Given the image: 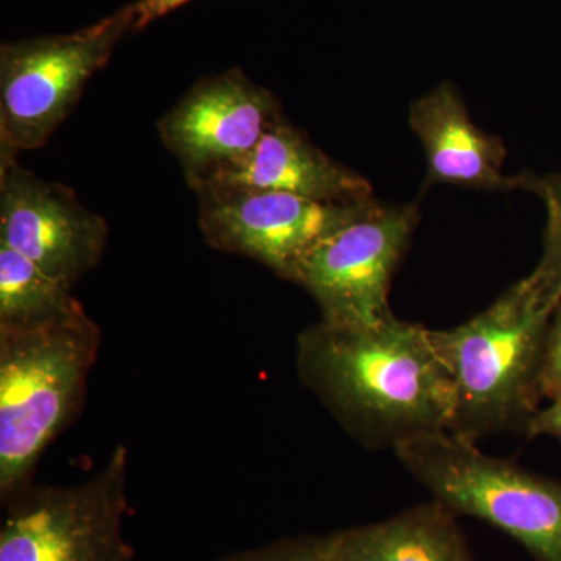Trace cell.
<instances>
[{
  "mask_svg": "<svg viewBox=\"0 0 561 561\" xmlns=\"http://www.w3.org/2000/svg\"><path fill=\"white\" fill-rule=\"evenodd\" d=\"M295 362L302 383L371 451L448 432L451 379L421 324L397 316L371 327L320 320L298 335Z\"/></svg>",
  "mask_w": 561,
  "mask_h": 561,
  "instance_id": "cell-1",
  "label": "cell"
},
{
  "mask_svg": "<svg viewBox=\"0 0 561 561\" xmlns=\"http://www.w3.org/2000/svg\"><path fill=\"white\" fill-rule=\"evenodd\" d=\"M556 308L527 276L467 323L431 330L451 379L448 434L476 445L502 432L524 435L541 401L538 370Z\"/></svg>",
  "mask_w": 561,
  "mask_h": 561,
  "instance_id": "cell-2",
  "label": "cell"
},
{
  "mask_svg": "<svg viewBox=\"0 0 561 561\" xmlns=\"http://www.w3.org/2000/svg\"><path fill=\"white\" fill-rule=\"evenodd\" d=\"M101 342L84 309L39 327H0L3 504L33 486L39 457L79 411Z\"/></svg>",
  "mask_w": 561,
  "mask_h": 561,
  "instance_id": "cell-3",
  "label": "cell"
},
{
  "mask_svg": "<svg viewBox=\"0 0 561 561\" xmlns=\"http://www.w3.org/2000/svg\"><path fill=\"white\" fill-rule=\"evenodd\" d=\"M409 474L457 516L518 541L537 561H561V482L486 456L448 432L394 449Z\"/></svg>",
  "mask_w": 561,
  "mask_h": 561,
  "instance_id": "cell-4",
  "label": "cell"
},
{
  "mask_svg": "<svg viewBox=\"0 0 561 561\" xmlns=\"http://www.w3.org/2000/svg\"><path fill=\"white\" fill-rule=\"evenodd\" d=\"M136 31L133 5L66 35L0 47V157L43 147L80 101L88 81Z\"/></svg>",
  "mask_w": 561,
  "mask_h": 561,
  "instance_id": "cell-5",
  "label": "cell"
},
{
  "mask_svg": "<svg viewBox=\"0 0 561 561\" xmlns=\"http://www.w3.org/2000/svg\"><path fill=\"white\" fill-rule=\"evenodd\" d=\"M128 451L69 486H31L7 502L0 561H133L124 537Z\"/></svg>",
  "mask_w": 561,
  "mask_h": 561,
  "instance_id": "cell-6",
  "label": "cell"
},
{
  "mask_svg": "<svg viewBox=\"0 0 561 561\" xmlns=\"http://www.w3.org/2000/svg\"><path fill=\"white\" fill-rule=\"evenodd\" d=\"M419 219L416 205L386 206L375 201L313 249L295 283L311 294L321 320L371 327L394 316L389 305L391 278Z\"/></svg>",
  "mask_w": 561,
  "mask_h": 561,
  "instance_id": "cell-7",
  "label": "cell"
},
{
  "mask_svg": "<svg viewBox=\"0 0 561 561\" xmlns=\"http://www.w3.org/2000/svg\"><path fill=\"white\" fill-rule=\"evenodd\" d=\"M195 194L198 227L209 247L250 257L291 283L321 241L375 202L328 203L227 186H206Z\"/></svg>",
  "mask_w": 561,
  "mask_h": 561,
  "instance_id": "cell-8",
  "label": "cell"
},
{
  "mask_svg": "<svg viewBox=\"0 0 561 561\" xmlns=\"http://www.w3.org/2000/svg\"><path fill=\"white\" fill-rule=\"evenodd\" d=\"M272 91L241 69L203 77L158 121L192 191L245 160L283 117Z\"/></svg>",
  "mask_w": 561,
  "mask_h": 561,
  "instance_id": "cell-9",
  "label": "cell"
},
{
  "mask_svg": "<svg viewBox=\"0 0 561 561\" xmlns=\"http://www.w3.org/2000/svg\"><path fill=\"white\" fill-rule=\"evenodd\" d=\"M0 242L73 289L101 262L108 224L70 187L0 157Z\"/></svg>",
  "mask_w": 561,
  "mask_h": 561,
  "instance_id": "cell-10",
  "label": "cell"
},
{
  "mask_svg": "<svg viewBox=\"0 0 561 561\" xmlns=\"http://www.w3.org/2000/svg\"><path fill=\"white\" fill-rule=\"evenodd\" d=\"M409 122L426 151L424 186L445 183L482 191L524 190V173H502L507 157L504 142L476 127L454 84L442 83L413 102Z\"/></svg>",
  "mask_w": 561,
  "mask_h": 561,
  "instance_id": "cell-11",
  "label": "cell"
},
{
  "mask_svg": "<svg viewBox=\"0 0 561 561\" xmlns=\"http://www.w3.org/2000/svg\"><path fill=\"white\" fill-rule=\"evenodd\" d=\"M206 186L284 192L328 203L373 198L371 184L364 176L328 157L284 116L265 133L260 146L245 160L220 172L198 190Z\"/></svg>",
  "mask_w": 561,
  "mask_h": 561,
  "instance_id": "cell-12",
  "label": "cell"
},
{
  "mask_svg": "<svg viewBox=\"0 0 561 561\" xmlns=\"http://www.w3.org/2000/svg\"><path fill=\"white\" fill-rule=\"evenodd\" d=\"M330 540L339 561H472L456 513L435 500Z\"/></svg>",
  "mask_w": 561,
  "mask_h": 561,
  "instance_id": "cell-13",
  "label": "cell"
},
{
  "mask_svg": "<svg viewBox=\"0 0 561 561\" xmlns=\"http://www.w3.org/2000/svg\"><path fill=\"white\" fill-rule=\"evenodd\" d=\"M73 289L0 242V327L31 328L81 311Z\"/></svg>",
  "mask_w": 561,
  "mask_h": 561,
  "instance_id": "cell-14",
  "label": "cell"
},
{
  "mask_svg": "<svg viewBox=\"0 0 561 561\" xmlns=\"http://www.w3.org/2000/svg\"><path fill=\"white\" fill-rule=\"evenodd\" d=\"M524 190L534 192L548 210L542 256L529 278L549 298L561 301V173L537 176L524 173Z\"/></svg>",
  "mask_w": 561,
  "mask_h": 561,
  "instance_id": "cell-15",
  "label": "cell"
},
{
  "mask_svg": "<svg viewBox=\"0 0 561 561\" xmlns=\"http://www.w3.org/2000/svg\"><path fill=\"white\" fill-rule=\"evenodd\" d=\"M219 561H339L332 551L328 537L287 538L262 546V548L239 551Z\"/></svg>",
  "mask_w": 561,
  "mask_h": 561,
  "instance_id": "cell-16",
  "label": "cell"
},
{
  "mask_svg": "<svg viewBox=\"0 0 561 561\" xmlns=\"http://www.w3.org/2000/svg\"><path fill=\"white\" fill-rule=\"evenodd\" d=\"M538 393L541 400L561 397V301L553 311L546 332L538 370Z\"/></svg>",
  "mask_w": 561,
  "mask_h": 561,
  "instance_id": "cell-17",
  "label": "cell"
},
{
  "mask_svg": "<svg viewBox=\"0 0 561 561\" xmlns=\"http://www.w3.org/2000/svg\"><path fill=\"white\" fill-rule=\"evenodd\" d=\"M524 437H551L561 442V397L549 401L545 409H538L527 424Z\"/></svg>",
  "mask_w": 561,
  "mask_h": 561,
  "instance_id": "cell-18",
  "label": "cell"
},
{
  "mask_svg": "<svg viewBox=\"0 0 561 561\" xmlns=\"http://www.w3.org/2000/svg\"><path fill=\"white\" fill-rule=\"evenodd\" d=\"M190 2L192 0H138V2L131 3L136 14V31H140L150 22L160 20L171 11Z\"/></svg>",
  "mask_w": 561,
  "mask_h": 561,
  "instance_id": "cell-19",
  "label": "cell"
}]
</instances>
